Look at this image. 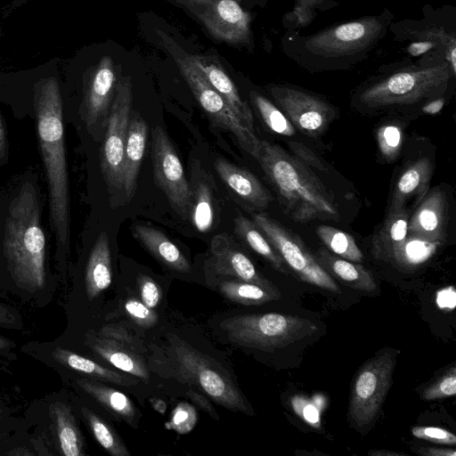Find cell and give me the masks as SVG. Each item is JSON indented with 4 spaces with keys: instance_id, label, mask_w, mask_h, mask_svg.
<instances>
[{
    "instance_id": "1",
    "label": "cell",
    "mask_w": 456,
    "mask_h": 456,
    "mask_svg": "<svg viewBox=\"0 0 456 456\" xmlns=\"http://www.w3.org/2000/svg\"><path fill=\"white\" fill-rule=\"evenodd\" d=\"M37 127L45 167L50 217L58 244L69 245V192L66 161L62 101L54 77L37 85L36 94Z\"/></svg>"
},
{
    "instance_id": "2",
    "label": "cell",
    "mask_w": 456,
    "mask_h": 456,
    "mask_svg": "<svg viewBox=\"0 0 456 456\" xmlns=\"http://www.w3.org/2000/svg\"><path fill=\"white\" fill-rule=\"evenodd\" d=\"M295 222L338 220L336 202L308 166L279 145L261 140L256 158Z\"/></svg>"
},
{
    "instance_id": "3",
    "label": "cell",
    "mask_w": 456,
    "mask_h": 456,
    "mask_svg": "<svg viewBox=\"0 0 456 456\" xmlns=\"http://www.w3.org/2000/svg\"><path fill=\"white\" fill-rule=\"evenodd\" d=\"M3 249L15 281L34 291L45 284V236L36 190L25 185L12 200L5 219Z\"/></svg>"
},
{
    "instance_id": "4",
    "label": "cell",
    "mask_w": 456,
    "mask_h": 456,
    "mask_svg": "<svg viewBox=\"0 0 456 456\" xmlns=\"http://www.w3.org/2000/svg\"><path fill=\"white\" fill-rule=\"evenodd\" d=\"M220 327L233 344L268 352L294 344L319 329L311 320L279 313L235 315L224 319Z\"/></svg>"
},
{
    "instance_id": "5",
    "label": "cell",
    "mask_w": 456,
    "mask_h": 456,
    "mask_svg": "<svg viewBox=\"0 0 456 456\" xmlns=\"http://www.w3.org/2000/svg\"><path fill=\"white\" fill-rule=\"evenodd\" d=\"M159 34L165 47L172 55L194 97L212 124L231 133L240 146L256 159L260 150L261 140L240 121L224 98L213 88L196 65L193 55L185 53L162 32Z\"/></svg>"
},
{
    "instance_id": "6",
    "label": "cell",
    "mask_w": 456,
    "mask_h": 456,
    "mask_svg": "<svg viewBox=\"0 0 456 456\" xmlns=\"http://www.w3.org/2000/svg\"><path fill=\"white\" fill-rule=\"evenodd\" d=\"M172 351L177 370L187 382L224 408L252 414L245 396L215 360L176 338L172 340Z\"/></svg>"
},
{
    "instance_id": "7",
    "label": "cell",
    "mask_w": 456,
    "mask_h": 456,
    "mask_svg": "<svg viewBox=\"0 0 456 456\" xmlns=\"http://www.w3.org/2000/svg\"><path fill=\"white\" fill-rule=\"evenodd\" d=\"M398 351L382 348L357 371L351 388L348 420L363 430L377 419L392 385Z\"/></svg>"
},
{
    "instance_id": "8",
    "label": "cell",
    "mask_w": 456,
    "mask_h": 456,
    "mask_svg": "<svg viewBox=\"0 0 456 456\" xmlns=\"http://www.w3.org/2000/svg\"><path fill=\"white\" fill-rule=\"evenodd\" d=\"M450 77L446 63L397 72L367 87L360 101L371 108L415 103L444 89Z\"/></svg>"
},
{
    "instance_id": "9",
    "label": "cell",
    "mask_w": 456,
    "mask_h": 456,
    "mask_svg": "<svg viewBox=\"0 0 456 456\" xmlns=\"http://www.w3.org/2000/svg\"><path fill=\"white\" fill-rule=\"evenodd\" d=\"M252 219L289 270L300 281L330 292H340L335 280L322 268L297 234L266 214H254Z\"/></svg>"
},
{
    "instance_id": "10",
    "label": "cell",
    "mask_w": 456,
    "mask_h": 456,
    "mask_svg": "<svg viewBox=\"0 0 456 456\" xmlns=\"http://www.w3.org/2000/svg\"><path fill=\"white\" fill-rule=\"evenodd\" d=\"M132 105L131 78L121 77L116 85L100 153L101 170L110 193L123 189L124 150Z\"/></svg>"
},
{
    "instance_id": "11",
    "label": "cell",
    "mask_w": 456,
    "mask_h": 456,
    "mask_svg": "<svg viewBox=\"0 0 456 456\" xmlns=\"http://www.w3.org/2000/svg\"><path fill=\"white\" fill-rule=\"evenodd\" d=\"M151 158L156 184L182 218L190 217L193 193L181 160L167 133L159 126L152 130Z\"/></svg>"
},
{
    "instance_id": "12",
    "label": "cell",
    "mask_w": 456,
    "mask_h": 456,
    "mask_svg": "<svg viewBox=\"0 0 456 456\" xmlns=\"http://www.w3.org/2000/svg\"><path fill=\"white\" fill-rule=\"evenodd\" d=\"M219 41L240 45L250 36V14L239 0H175Z\"/></svg>"
},
{
    "instance_id": "13",
    "label": "cell",
    "mask_w": 456,
    "mask_h": 456,
    "mask_svg": "<svg viewBox=\"0 0 456 456\" xmlns=\"http://www.w3.org/2000/svg\"><path fill=\"white\" fill-rule=\"evenodd\" d=\"M382 29L383 25L378 18H364L325 29L308 38L305 46L316 55H350L370 45Z\"/></svg>"
},
{
    "instance_id": "14",
    "label": "cell",
    "mask_w": 456,
    "mask_h": 456,
    "mask_svg": "<svg viewBox=\"0 0 456 456\" xmlns=\"http://www.w3.org/2000/svg\"><path fill=\"white\" fill-rule=\"evenodd\" d=\"M270 91L289 121L302 133L318 135L330 121L332 110L324 101L288 86H272Z\"/></svg>"
},
{
    "instance_id": "15",
    "label": "cell",
    "mask_w": 456,
    "mask_h": 456,
    "mask_svg": "<svg viewBox=\"0 0 456 456\" xmlns=\"http://www.w3.org/2000/svg\"><path fill=\"white\" fill-rule=\"evenodd\" d=\"M116 85L113 61L110 56H103L93 74L83 102V118L88 130L106 126Z\"/></svg>"
},
{
    "instance_id": "16",
    "label": "cell",
    "mask_w": 456,
    "mask_h": 456,
    "mask_svg": "<svg viewBox=\"0 0 456 456\" xmlns=\"http://www.w3.org/2000/svg\"><path fill=\"white\" fill-rule=\"evenodd\" d=\"M446 196L439 187L427 193L409 218L408 234L443 242L445 237Z\"/></svg>"
},
{
    "instance_id": "17",
    "label": "cell",
    "mask_w": 456,
    "mask_h": 456,
    "mask_svg": "<svg viewBox=\"0 0 456 456\" xmlns=\"http://www.w3.org/2000/svg\"><path fill=\"white\" fill-rule=\"evenodd\" d=\"M214 167L219 177L238 197L256 208H266L273 197L250 172L224 159H217Z\"/></svg>"
},
{
    "instance_id": "18",
    "label": "cell",
    "mask_w": 456,
    "mask_h": 456,
    "mask_svg": "<svg viewBox=\"0 0 456 456\" xmlns=\"http://www.w3.org/2000/svg\"><path fill=\"white\" fill-rule=\"evenodd\" d=\"M148 125L137 112L131 113L123 159V190L127 200L135 192L137 178L144 156Z\"/></svg>"
},
{
    "instance_id": "19",
    "label": "cell",
    "mask_w": 456,
    "mask_h": 456,
    "mask_svg": "<svg viewBox=\"0 0 456 456\" xmlns=\"http://www.w3.org/2000/svg\"><path fill=\"white\" fill-rule=\"evenodd\" d=\"M193 60L209 84L224 98L240 121L255 133L251 110L242 100L235 85L223 68L206 57L193 55Z\"/></svg>"
},
{
    "instance_id": "20",
    "label": "cell",
    "mask_w": 456,
    "mask_h": 456,
    "mask_svg": "<svg viewBox=\"0 0 456 456\" xmlns=\"http://www.w3.org/2000/svg\"><path fill=\"white\" fill-rule=\"evenodd\" d=\"M314 255L331 277L335 276L346 286L368 293L377 290L372 273L362 265L340 257L323 248H319Z\"/></svg>"
},
{
    "instance_id": "21",
    "label": "cell",
    "mask_w": 456,
    "mask_h": 456,
    "mask_svg": "<svg viewBox=\"0 0 456 456\" xmlns=\"http://www.w3.org/2000/svg\"><path fill=\"white\" fill-rule=\"evenodd\" d=\"M432 171L433 165L427 157L411 162L395 183L389 208L405 206L412 198H416V203H419L428 191Z\"/></svg>"
},
{
    "instance_id": "22",
    "label": "cell",
    "mask_w": 456,
    "mask_h": 456,
    "mask_svg": "<svg viewBox=\"0 0 456 456\" xmlns=\"http://www.w3.org/2000/svg\"><path fill=\"white\" fill-rule=\"evenodd\" d=\"M409 215L406 206L389 208L387 215L372 238V254L387 262L408 235Z\"/></svg>"
},
{
    "instance_id": "23",
    "label": "cell",
    "mask_w": 456,
    "mask_h": 456,
    "mask_svg": "<svg viewBox=\"0 0 456 456\" xmlns=\"http://www.w3.org/2000/svg\"><path fill=\"white\" fill-rule=\"evenodd\" d=\"M133 233L156 259L168 268L181 273L191 271L189 261L161 231L136 224L133 228Z\"/></svg>"
},
{
    "instance_id": "24",
    "label": "cell",
    "mask_w": 456,
    "mask_h": 456,
    "mask_svg": "<svg viewBox=\"0 0 456 456\" xmlns=\"http://www.w3.org/2000/svg\"><path fill=\"white\" fill-rule=\"evenodd\" d=\"M112 281L111 256L109 238L102 232L89 256L85 276L87 297L93 300L110 285Z\"/></svg>"
},
{
    "instance_id": "25",
    "label": "cell",
    "mask_w": 456,
    "mask_h": 456,
    "mask_svg": "<svg viewBox=\"0 0 456 456\" xmlns=\"http://www.w3.org/2000/svg\"><path fill=\"white\" fill-rule=\"evenodd\" d=\"M216 273L232 277L238 281L260 285L274 293H280L278 288L256 268L251 260L238 250L229 249L216 255L213 261Z\"/></svg>"
},
{
    "instance_id": "26",
    "label": "cell",
    "mask_w": 456,
    "mask_h": 456,
    "mask_svg": "<svg viewBox=\"0 0 456 456\" xmlns=\"http://www.w3.org/2000/svg\"><path fill=\"white\" fill-rule=\"evenodd\" d=\"M89 346L100 357L117 369L144 381L149 380V371L143 362L125 346L105 338L93 339Z\"/></svg>"
},
{
    "instance_id": "27",
    "label": "cell",
    "mask_w": 456,
    "mask_h": 456,
    "mask_svg": "<svg viewBox=\"0 0 456 456\" xmlns=\"http://www.w3.org/2000/svg\"><path fill=\"white\" fill-rule=\"evenodd\" d=\"M441 245L442 242L408 234L387 263L404 272L415 271L429 260Z\"/></svg>"
},
{
    "instance_id": "28",
    "label": "cell",
    "mask_w": 456,
    "mask_h": 456,
    "mask_svg": "<svg viewBox=\"0 0 456 456\" xmlns=\"http://www.w3.org/2000/svg\"><path fill=\"white\" fill-rule=\"evenodd\" d=\"M77 383L112 414L131 426L134 424L137 411L133 402L125 394L98 381L86 379H77Z\"/></svg>"
},
{
    "instance_id": "29",
    "label": "cell",
    "mask_w": 456,
    "mask_h": 456,
    "mask_svg": "<svg viewBox=\"0 0 456 456\" xmlns=\"http://www.w3.org/2000/svg\"><path fill=\"white\" fill-rule=\"evenodd\" d=\"M53 358L61 365H64L77 372L92 378L111 382L120 386H133L137 380L123 375L113 370L105 368L99 363L87 359L76 353L57 346L52 353Z\"/></svg>"
},
{
    "instance_id": "30",
    "label": "cell",
    "mask_w": 456,
    "mask_h": 456,
    "mask_svg": "<svg viewBox=\"0 0 456 456\" xmlns=\"http://www.w3.org/2000/svg\"><path fill=\"white\" fill-rule=\"evenodd\" d=\"M235 232L256 254L265 258L277 272L289 274V270L258 226L242 215L234 219Z\"/></svg>"
},
{
    "instance_id": "31",
    "label": "cell",
    "mask_w": 456,
    "mask_h": 456,
    "mask_svg": "<svg viewBox=\"0 0 456 456\" xmlns=\"http://www.w3.org/2000/svg\"><path fill=\"white\" fill-rule=\"evenodd\" d=\"M53 413L61 453L65 456H83L84 441L71 409L65 403H55Z\"/></svg>"
},
{
    "instance_id": "32",
    "label": "cell",
    "mask_w": 456,
    "mask_h": 456,
    "mask_svg": "<svg viewBox=\"0 0 456 456\" xmlns=\"http://www.w3.org/2000/svg\"><path fill=\"white\" fill-rule=\"evenodd\" d=\"M219 291L227 299L245 305H262L281 297L260 285L238 280L222 281Z\"/></svg>"
},
{
    "instance_id": "33",
    "label": "cell",
    "mask_w": 456,
    "mask_h": 456,
    "mask_svg": "<svg viewBox=\"0 0 456 456\" xmlns=\"http://www.w3.org/2000/svg\"><path fill=\"white\" fill-rule=\"evenodd\" d=\"M316 234L333 254L355 263L362 261L363 255L349 233L331 226L319 225Z\"/></svg>"
},
{
    "instance_id": "34",
    "label": "cell",
    "mask_w": 456,
    "mask_h": 456,
    "mask_svg": "<svg viewBox=\"0 0 456 456\" xmlns=\"http://www.w3.org/2000/svg\"><path fill=\"white\" fill-rule=\"evenodd\" d=\"M82 412L95 440L106 452L113 456L131 455L119 436L102 419L86 408H82Z\"/></svg>"
},
{
    "instance_id": "35",
    "label": "cell",
    "mask_w": 456,
    "mask_h": 456,
    "mask_svg": "<svg viewBox=\"0 0 456 456\" xmlns=\"http://www.w3.org/2000/svg\"><path fill=\"white\" fill-rule=\"evenodd\" d=\"M250 96L262 119L270 130L283 136L295 134L296 127L273 103L256 92H252Z\"/></svg>"
},
{
    "instance_id": "36",
    "label": "cell",
    "mask_w": 456,
    "mask_h": 456,
    "mask_svg": "<svg viewBox=\"0 0 456 456\" xmlns=\"http://www.w3.org/2000/svg\"><path fill=\"white\" fill-rule=\"evenodd\" d=\"M190 217L197 230L200 232H208L214 220V209L212 202V194L208 186L201 183L197 190L195 200L192 202V208Z\"/></svg>"
},
{
    "instance_id": "37",
    "label": "cell",
    "mask_w": 456,
    "mask_h": 456,
    "mask_svg": "<svg viewBox=\"0 0 456 456\" xmlns=\"http://www.w3.org/2000/svg\"><path fill=\"white\" fill-rule=\"evenodd\" d=\"M379 149L384 159L395 160L400 153L403 142V131L395 123L381 126L377 132Z\"/></svg>"
},
{
    "instance_id": "38",
    "label": "cell",
    "mask_w": 456,
    "mask_h": 456,
    "mask_svg": "<svg viewBox=\"0 0 456 456\" xmlns=\"http://www.w3.org/2000/svg\"><path fill=\"white\" fill-rule=\"evenodd\" d=\"M456 394V367H451L439 379L426 387L421 394L425 401L452 396Z\"/></svg>"
},
{
    "instance_id": "39",
    "label": "cell",
    "mask_w": 456,
    "mask_h": 456,
    "mask_svg": "<svg viewBox=\"0 0 456 456\" xmlns=\"http://www.w3.org/2000/svg\"><path fill=\"white\" fill-rule=\"evenodd\" d=\"M124 307L129 318L140 327L151 328L158 322V315L153 309L135 297L128 298Z\"/></svg>"
},
{
    "instance_id": "40",
    "label": "cell",
    "mask_w": 456,
    "mask_h": 456,
    "mask_svg": "<svg viewBox=\"0 0 456 456\" xmlns=\"http://www.w3.org/2000/svg\"><path fill=\"white\" fill-rule=\"evenodd\" d=\"M197 415L194 408L185 403L177 405L174 410L171 420L167 428H173L180 434L188 433L196 424Z\"/></svg>"
},
{
    "instance_id": "41",
    "label": "cell",
    "mask_w": 456,
    "mask_h": 456,
    "mask_svg": "<svg viewBox=\"0 0 456 456\" xmlns=\"http://www.w3.org/2000/svg\"><path fill=\"white\" fill-rule=\"evenodd\" d=\"M412 435L422 440L428 442L454 445L456 436L453 433L438 427L416 426L411 428Z\"/></svg>"
},
{
    "instance_id": "42",
    "label": "cell",
    "mask_w": 456,
    "mask_h": 456,
    "mask_svg": "<svg viewBox=\"0 0 456 456\" xmlns=\"http://www.w3.org/2000/svg\"><path fill=\"white\" fill-rule=\"evenodd\" d=\"M138 288L141 301L151 309H154L161 298V290L158 284L147 275L138 277Z\"/></svg>"
},
{
    "instance_id": "43",
    "label": "cell",
    "mask_w": 456,
    "mask_h": 456,
    "mask_svg": "<svg viewBox=\"0 0 456 456\" xmlns=\"http://www.w3.org/2000/svg\"><path fill=\"white\" fill-rule=\"evenodd\" d=\"M323 0H297L293 15L299 25L309 24L314 15V9Z\"/></svg>"
},
{
    "instance_id": "44",
    "label": "cell",
    "mask_w": 456,
    "mask_h": 456,
    "mask_svg": "<svg viewBox=\"0 0 456 456\" xmlns=\"http://www.w3.org/2000/svg\"><path fill=\"white\" fill-rule=\"evenodd\" d=\"M289 148L295 152L298 159L306 166H313L319 170H326L321 160L306 147L300 142H289Z\"/></svg>"
},
{
    "instance_id": "45",
    "label": "cell",
    "mask_w": 456,
    "mask_h": 456,
    "mask_svg": "<svg viewBox=\"0 0 456 456\" xmlns=\"http://www.w3.org/2000/svg\"><path fill=\"white\" fill-rule=\"evenodd\" d=\"M100 334L105 338L114 340L123 346H132L133 340L125 330L119 327L104 326L100 331Z\"/></svg>"
},
{
    "instance_id": "46",
    "label": "cell",
    "mask_w": 456,
    "mask_h": 456,
    "mask_svg": "<svg viewBox=\"0 0 456 456\" xmlns=\"http://www.w3.org/2000/svg\"><path fill=\"white\" fill-rule=\"evenodd\" d=\"M294 407L303 419L312 425H319V414L316 409L307 402L294 400Z\"/></svg>"
},
{
    "instance_id": "47",
    "label": "cell",
    "mask_w": 456,
    "mask_h": 456,
    "mask_svg": "<svg viewBox=\"0 0 456 456\" xmlns=\"http://www.w3.org/2000/svg\"><path fill=\"white\" fill-rule=\"evenodd\" d=\"M188 395L197 405L203 409L207 413L211 415L212 418L215 419H219L214 407L211 405L210 402L205 396H203V395L194 391L193 389H190Z\"/></svg>"
},
{
    "instance_id": "48",
    "label": "cell",
    "mask_w": 456,
    "mask_h": 456,
    "mask_svg": "<svg viewBox=\"0 0 456 456\" xmlns=\"http://www.w3.org/2000/svg\"><path fill=\"white\" fill-rule=\"evenodd\" d=\"M418 452L424 456H455L456 451L452 448L420 447Z\"/></svg>"
},
{
    "instance_id": "49",
    "label": "cell",
    "mask_w": 456,
    "mask_h": 456,
    "mask_svg": "<svg viewBox=\"0 0 456 456\" xmlns=\"http://www.w3.org/2000/svg\"><path fill=\"white\" fill-rule=\"evenodd\" d=\"M444 104V99L439 98L423 106L422 111L428 114H436L442 110Z\"/></svg>"
},
{
    "instance_id": "50",
    "label": "cell",
    "mask_w": 456,
    "mask_h": 456,
    "mask_svg": "<svg viewBox=\"0 0 456 456\" xmlns=\"http://www.w3.org/2000/svg\"><path fill=\"white\" fill-rule=\"evenodd\" d=\"M7 146L6 134L0 117V159L4 155Z\"/></svg>"
},
{
    "instance_id": "51",
    "label": "cell",
    "mask_w": 456,
    "mask_h": 456,
    "mask_svg": "<svg viewBox=\"0 0 456 456\" xmlns=\"http://www.w3.org/2000/svg\"><path fill=\"white\" fill-rule=\"evenodd\" d=\"M12 315L7 308L0 304V324H7L12 322Z\"/></svg>"
},
{
    "instance_id": "52",
    "label": "cell",
    "mask_w": 456,
    "mask_h": 456,
    "mask_svg": "<svg viewBox=\"0 0 456 456\" xmlns=\"http://www.w3.org/2000/svg\"><path fill=\"white\" fill-rule=\"evenodd\" d=\"M369 455L371 456H400L404 455V453L391 452V451H384V450H371L368 452Z\"/></svg>"
},
{
    "instance_id": "53",
    "label": "cell",
    "mask_w": 456,
    "mask_h": 456,
    "mask_svg": "<svg viewBox=\"0 0 456 456\" xmlns=\"http://www.w3.org/2000/svg\"><path fill=\"white\" fill-rule=\"evenodd\" d=\"M151 403L153 408L160 412L161 414H164L167 409V404L163 400L160 399H153L151 400Z\"/></svg>"
},
{
    "instance_id": "54",
    "label": "cell",
    "mask_w": 456,
    "mask_h": 456,
    "mask_svg": "<svg viewBox=\"0 0 456 456\" xmlns=\"http://www.w3.org/2000/svg\"><path fill=\"white\" fill-rule=\"evenodd\" d=\"M12 343L10 340L0 336V349H6L11 346Z\"/></svg>"
},
{
    "instance_id": "55",
    "label": "cell",
    "mask_w": 456,
    "mask_h": 456,
    "mask_svg": "<svg viewBox=\"0 0 456 456\" xmlns=\"http://www.w3.org/2000/svg\"><path fill=\"white\" fill-rule=\"evenodd\" d=\"M1 413H2V410L0 409V415H1Z\"/></svg>"
}]
</instances>
